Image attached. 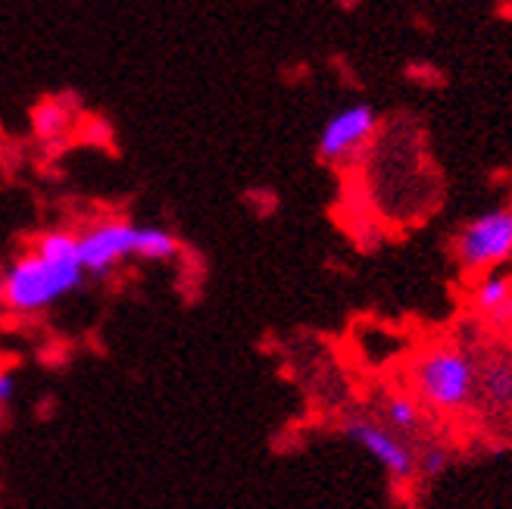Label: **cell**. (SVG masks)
I'll use <instances>...</instances> for the list:
<instances>
[{"instance_id": "cell-4", "label": "cell", "mask_w": 512, "mask_h": 509, "mask_svg": "<svg viewBox=\"0 0 512 509\" xmlns=\"http://www.w3.org/2000/svg\"><path fill=\"white\" fill-rule=\"evenodd\" d=\"M488 431L512 425V347L503 341L475 347L472 413Z\"/></svg>"}, {"instance_id": "cell-1", "label": "cell", "mask_w": 512, "mask_h": 509, "mask_svg": "<svg viewBox=\"0 0 512 509\" xmlns=\"http://www.w3.org/2000/svg\"><path fill=\"white\" fill-rule=\"evenodd\" d=\"M85 266L79 257L75 232H44L32 247L0 272V303L19 316L44 313L72 291L85 285Z\"/></svg>"}, {"instance_id": "cell-10", "label": "cell", "mask_w": 512, "mask_h": 509, "mask_svg": "<svg viewBox=\"0 0 512 509\" xmlns=\"http://www.w3.org/2000/svg\"><path fill=\"white\" fill-rule=\"evenodd\" d=\"M182 253V241H178L169 228L153 225V222H138V238H135V260L147 263H169Z\"/></svg>"}, {"instance_id": "cell-5", "label": "cell", "mask_w": 512, "mask_h": 509, "mask_svg": "<svg viewBox=\"0 0 512 509\" xmlns=\"http://www.w3.org/2000/svg\"><path fill=\"white\" fill-rule=\"evenodd\" d=\"M453 257L466 272H488L512 260V207L469 219L453 238Z\"/></svg>"}, {"instance_id": "cell-8", "label": "cell", "mask_w": 512, "mask_h": 509, "mask_svg": "<svg viewBox=\"0 0 512 509\" xmlns=\"http://www.w3.org/2000/svg\"><path fill=\"white\" fill-rule=\"evenodd\" d=\"M472 310L494 325V332L509 335L512 332V272L503 266L481 272V278L472 288Z\"/></svg>"}, {"instance_id": "cell-12", "label": "cell", "mask_w": 512, "mask_h": 509, "mask_svg": "<svg viewBox=\"0 0 512 509\" xmlns=\"http://www.w3.org/2000/svg\"><path fill=\"white\" fill-rule=\"evenodd\" d=\"M66 122H69V116H66L63 104H44V107L35 110V129H38V135H44V138L60 135V132L66 129Z\"/></svg>"}, {"instance_id": "cell-7", "label": "cell", "mask_w": 512, "mask_h": 509, "mask_svg": "<svg viewBox=\"0 0 512 509\" xmlns=\"http://www.w3.org/2000/svg\"><path fill=\"white\" fill-rule=\"evenodd\" d=\"M79 238V257L88 275H110L125 260H135L138 222L132 219H97Z\"/></svg>"}, {"instance_id": "cell-3", "label": "cell", "mask_w": 512, "mask_h": 509, "mask_svg": "<svg viewBox=\"0 0 512 509\" xmlns=\"http://www.w3.org/2000/svg\"><path fill=\"white\" fill-rule=\"evenodd\" d=\"M338 431L350 444L366 450L372 460L397 481V485L416 481V447L419 444L403 438L400 431H394L391 425H384L375 416V410H353V413H347L341 419Z\"/></svg>"}, {"instance_id": "cell-6", "label": "cell", "mask_w": 512, "mask_h": 509, "mask_svg": "<svg viewBox=\"0 0 512 509\" xmlns=\"http://www.w3.org/2000/svg\"><path fill=\"white\" fill-rule=\"evenodd\" d=\"M378 132V113L372 104H350L331 116L316 141V154L325 163L344 166L369 147Z\"/></svg>"}, {"instance_id": "cell-9", "label": "cell", "mask_w": 512, "mask_h": 509, "mask_svg": "<svg viewBox=\"0 0 512 509\" xmlns=\"http://www.w3.org/2000/svg\"><path fill=\"white\" fill-rule=\"evenodd\" d=\"M375 416L384 425H391L394 431H400L403 438L416 441V444L431 435V422H434V416L409 391L381 394L378 403H375Z\"/></svg>"}, {"instance_id": "cell-2", "label": "cell", "mask_w": 512, "mask_h": 509, "mask_svg": "<svg viewBox=\"0 0 512 509\" xmlns=\"http://www.w3.org/2000/svg\"><path fill=\"white\" fill-rule=\"evenodd\" d=\"M413 394L434 419H459L472 413L475 400V347L463 341L434 344L416 356L409 369Z\"/></svg>"}, {"instance_id": "cell-11", "label": "cell", "mask_w": 512, "mask_h": 509, "mask_svg": "<svg viewBox=\"0 0 512 509\" xmlns=\"http://www.w3.org/2000/svg\"><path fill=\"white\" fill-rule=\"evenodd\" d=\"M453 466V450L447 444H441L438 438H422L416 447V478H441L447 469Z\"/></svg>"}, {"instance_id": "cell-13", "label": "cell", "mask_w": 512, "mask_h": 509, "mask_svg": "<svg viewBox=\"0 0 512 509\" xmlns=\"http://www.w3.org/2000/svg\"><path fill=\"white\" fill-rule=\"evenodd\" d=\"M16 397V375L10 369H0V406L13 403Z\"/></svg>"}]
</instances>
